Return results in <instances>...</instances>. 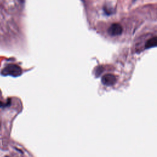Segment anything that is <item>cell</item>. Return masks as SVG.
<instances>
[{
  "mask_svg": "<svg viewBox=\"0 0 157 157\" xmlns=\"http://www.w3.org/2000/svg\"><path fill=\"white\" fill-rule=\"evenodd\" d=\"M108 33L112 36H116L122 35L123 32V28L119 23H113L109 28Z\"/></svg>",
  "mask_w": 157,
  "mask_h": 157,
  "instance_id": "obj_1",
  "label": "cell"
},
{
  "mask_svg": "<svg viewBox=\"0 0 157 157\" xmlns=\"http://www.w3.org/2000/svg\"><path fill=\"white\" fill-rule=\"evenodd\" d=\"M102 83L106 86H112L115 84L117 81L116 77L113 74H105L102 77Z\"/></svg>",
  "mask_w": 157,
  "mask_h": 157,
  "instance_id": "obj_2",
  "label": "cell"
},
{
  "mask_svg": "<svg viewBox=\"0 0 157 157\" xmlns=\"http://www.w3.org/2000/svg\"><path fill=\"white\" fill-rule=\"evenodd\" d=\"M7 72L11 74V75L14 76H17L21 74L22 70L17 65H11L9 66L7 68Z\"/></svg>",
  "mask_w": 157,
  "mask_h": 157,
  "instance_id": "obj_3",
  "label": "cell"
},
{
  "mask_svg": "<svg viewBox=\"0 0 157 157\" xmlns=\"http://www.w3.org/2000/svg\"><path fill=\"white\" fill-rule=\"evenodd\" d=\"M156 43H157L156 37H154V38L148 39L145 45V48L150 49L152 47H155L156 46Z\"/></svg>",
  "mask_w": 157,
  "mask_h": 157,
  "instance_id": "obj_4",
  "label": "cell"
}]
</instances>
